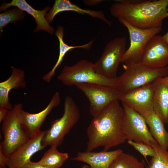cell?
<instances>
[{
    "label": "cell",
    "instance_id": "6da1fadb",
    "mask_svg": "<svg viewBox=\"0 0 168 168\" xmlns=\"http://www.w3.org/2000/svg\"><path fill=\"white\" fill-rule=\"evenodd\" d=\"M119 101L112 102L93 118L87 128L86 151L100 147L108 151L127 140L123 130L124 109Z\"/></svg>",
    "mask_w": 168,
    "mask_h": 168
},
{
    "label": "cell",
    "instance_id": "7a4b0ae2",
    "mask_svg": "<svg viewBox=\"0 0 168 168\" xmlns=\"http://www.w3.org/2000/svg\"><path fill=\"white\" fill-rule=\"evenodd\" d=\"M115 1L110 8L111 15L137 28H161L163 20L168 17V0H141L133 3Z\"/></svg>",
    "mask_w": 168,
    "mask_h": 168
},
{
    "label": "cell",
    "instance_id": "3957f363",
    "mask_svg": "<svg viewBox=\"0 0 168 168\" xmlns=\"http://www.w3.org/2000/svg\"><path fill=\"white\" fill-rule=\"evenodd\" d=\"M124 72L117 78V89L124 94L168 75V66L152 69L140 63L126 62Z\"/></svg>",
    "mask_w": 168,
    "mask_h": 168
},
{
    "label": "cell",
    "instance_id": "277c9868",
    "mask_svg": "<svg viewBox=\"0 0 168 168\" xmlns=\"http://www.w3.org/2000/svg\"><path fill=\"white\" fill-rule=\"evenodd\" d=\"M80 116L79 110L73 99L66 96L63 115L52 121L50 128L45 131L42 145L45 147L48 145L59 146L65 136L79 121Z\"/></svg>",
    "mask_w": 168,
    "mask_h": 168
},
{
    "label": "cell",
    "instance_id": "5b68a950",
    "mask_svg": "<svg viewBox=\"0 0 168 168\" xmlns=\"http://www.w3.org/2000/svg\"><path fill=\"white\" fill-rule=\"evenodd\" d=\"M117 78H109L99 74L94 69V63L86 59L81 60L72 66L63 67L57 77L59 81L68 86L87 83L101 84L116 89Z\"/></svg>",
    "mask_w": 168,
    "mask_h": 168
},
{
    "label": "cell",
    "instance_id": "8992f818",
    "mask_svg": "<svg viewBox=\"0 0 168 168\" xmlns=\"http://www.w3.org/2000/svg\"><path fill=\"white\" fill-rule=\"evenodd\" d=\"M21 103L15 104L2 122L3 138L0 143V151L8 158L16 150L30 139L24 133L20 122L23 109Z\"/></svg>",
    "mask_w": 168,
    "mask_h": 168
},
{
    "label": "cell",
    "instance_id": "52a82bcc",
    "mask_svg": "<svg viewBox=\"0 0 168 168\" xmlns=\"http://www.w3.org/2000/svg\"><path fill=\"white\" fill-rule=\"evenodd\" d=\"M126 46L125 37H117L109 41L100 57L94 63L95 71L105 77L117 78L118 68L127 50Z\"/></svg>",
    "mask_w": 168,
    "mask_h": 168
},
{
    "label": "cell",
    "instance_id": "ba28073f",
    "mask_svg": "<svg viewBox=\"0 0 168 168\" xmlns=\"http://www.w3.org/2000/svg\"><path fill=\"white\" fill-rule=\"evenodd\" d=\"M75 86L89 101V112L93 118L112 102L120 100L122 95L116 88L101 84L81 83Z\"/></svg>",
    "mask_w": 168,
    "mask_h": 168
},
{
    "label": "cell",
    "instance_id": "9c48e42d",
    "mask_svg": "<svg viewBox=\"0 0 168 168\" xmlns=\"http://www.w3.org/2000/svg\"><path fill=\"white\" fill-rule=\"evenodd\" d=\"M118 20L128 29L130 39V46L124 54L121 63H140L147 44L153 36L161 31V28L141 29L132 26L123 19Z\"/></svg>",
    "mask_w": 168,
    "mask_h": 168
},
{
    "label": "cell",
    "instance_id": "30bf717a",
    "mask_svg": "<svg viewBox=\"0 0 168 168\" xmlns=\"http://www.w3.org/2000/svg\"><path fill=\"white\" fill-rule=\"evenodd\" d=\"M124 111L123 130L126 140L143 142L152 147L157 143L152 135L144 118L126 104L122 103Z\"/></svg>",
    "mask_w": 168,
    "mask_h": 168
},
{
    "label": "cell",
    "instance_id": "8fae6325",
    "mask_svg": "<svg viewBox=\"0 0 168 168\" xmlns=\"http://www.w3.org/2000/svg\"><path fill=\"white\" fill-rule=\"evenodd\" d=\"M154 82L122 94L120 100L143 117L154 111Z\"/></svg>",
    "mask_w": 168,
    "mask_h": 168
},
{
    "label": "cell",
    "instance_id": "7c38bea8",
    "mask_svg": "<svg viewBox=\"0 0 168 168\" xmlns=\"http://www.w3.org/2000/svg\"><path fill=\"white\" fill-rule=\"evenodd\" d=\"M141 64L152 69L164 68L168 65V45L162 36L156 35L147 44Z\"/></svg>",
    "mask_w": 168,
    "mask_h": 168
},
{
    "label": "cell",
    "instance_id": "4fadbf2b",
    "mask_svg": "<svg viewBox=\"0 0 168 168\" xmlns=\"http://www.w3.org/2000/svg\"><path fill=\"white\" fill-rule=\"evenodd\" d=\"M60 94L56 92L46 107L41 111L32 114L22 110L20 114L21 124L27 136L30 138L41 130L40 128L46 118L52 109L60 104Z\"/></svg>",
    "mask_w": 168,
    "mask_h": 168
},
{
    "label": "cell",
    "instance_id": "5bb4252c",
    "mask_svg": "<svg viewBox=\"0 0 168 168\" xmlns=\"http://www.w3.org/2000/svg\"><path fill=\"white\" fill-rule=\"evenodd\" d=\"M45 131L40 130L16 150L8 158L6 164L8 168H23L31 157L45 147L42 141Z\"/></svg>",
    "mask_w": 168,
    "mask_h": 168
},
{
    "label": "cell",
    "instance_id": "9a60e30c",
    "mask_svg": "<svg viewBox=\"0 0 168 168\" xmlns=\"http://www.w3.org/2000/svg\"><path fill=\"white\" fill-rule=\"evenodd\" d=\"M120 149L99 152H78L71 160L88 164L91 168H109L114 159L123 152Z\"/></svg>",
    "mask_w": 168,
    "mask_h": 168
},
{
    "label": "cell",
    "instance_id": "2e32d148",
    "mask_svg": "<svg viewBox=\"0 0 168 168\" xmlns=\"http://www.w3.org/2000/svg\"><path fill=\"white\" fill-rule=\"evenodd\" d=\"M11 68L12 72L9 77L0 83V107L8 110L13 107L9 100V95L11 90L20 88H25L26 86L24 71L13 66H12Z\"/></svg>",
    "mask_w": 168,
    "mask_h": 168
},
{
    "label": "cell",
    "instance_id": "e0dca14e",
    "mask_svg": "<svg viewBox=\"0 0 168 168\" xmlns=\"http://www.w3.org/2000/svg\"><path fill=\"white\" fill-rule=\"evenodd\" d=\"M11 6H15L23 11L27 12L35 19L37 24L34 31L37 32L43 30L53 34L54 29L49 25L45 18V15L50 7L47 6L44 9L38 10L33 8L25 0H13L8 3H4L0 7V11L6 10Z\"/></svg>",
    "mask_w": 168,
    "mask_h": 168
},
{
    "label": "cell",
    "instance_id": "ac0fdd59",
    "mask_svg": "<svg viewBox=\"0 0 168 168\" xmlns=\"http://www.w3.org/2000/svg\"><path fill=\"white\" fill-rule=\"evenodd\" d=\"M74 11L81 14H87L93 18L100 19L110 26L112 23L105 17L102 10H93L83 9L68 0H56L52 7L46 13L45 18L49 24L58 13L64 11Z\"/></svg>",
    "mask_w": 168,
    "mask_h": 168
},
{
    "label": "cell",
    "instance_id": "d6986e66",
    "mask_svg": "<svg viewBox=\"0 0 168 168\" xmlns=\"http://www.w3.org/2000/svg\"><path fill=\"white\" fill-rule=\"evenodd\" d=\"M159 78L154 81L153 107L164 123H168V84Z\"/></svg>",
    "mask_w": 168,
    "mask_h": 168
},
{
    "label": "cell",
    "instance_id": "ffe728a7",
    "mask_svg": "<svg viewBox=\"0 0 168 168\" xmlns=\"http://www.w3.org/2000/svg\"><path fill=\"white\" fill-rule=\"evenodd\" d=\"M143 117L153 137L161 147L167 150L168 132L165 128L164 122L154 111L148 113Z\"/></svg>",
    "mask_w": 168,
    "mask_h": 168
},
{
    "label": "cell",
    "instance_id": "44dd1931",
    "mask_svg": "<svg viewBox=\"0 0 168 168\" xmlns=\"http://www.w3.org/2000/svg\"><path fill=\"white\" fill-rule=\"evenodd\" d=\"M63 28L62 26H58L55 34L58 37L59 42V56L57 61L50 71L44 74L42 79L44 81L49 82L55 73V72L58 67L62 62L63 58L66 54L70 50L76 48H82L86 50L90 49L93 42L94 40L87 43L79 46H69L66 44L63 40L64 35Z\"/></svg>",
    "mask_w": 168,
    "mask_h": 168
},
{
    "label": "cell",
    "instance_id": "7402d4cb",
    "mask_svg": "<svg viewBox=\"0 0 168 168\" xmlns=\"http://www.w3.org/2000/svg\"><path fill=\"white\" fill-rule=\"evenodd\" d=\"M57 147L54 146H51L37 162L40 164L51 168H59L68 158V155L67 153L59 152Z\"/></svg>",
    "mask_w": 168,
    "mask_h": 168
},
{
    "label": "cell",
    "instance_id": "603a6c76",
    "mask_svg": "<svg viewBox=\"0 0 168 168\" xmlns=\"http://www.w3.org/2000/svg\"><path fill=\"white\" fill-rule=\"evenodd\" d=\"M109 168H145L144 162L133 155L124 153L119 155Z\"/></svg>",
    "mask_w": 168,
    "mask_h": 168
},
{
    "label": "cell",
    "instance_id": "cb8c5ba5",
    "mask_svg": "<svg viewBox=\"0 0 168 168\" xmlns=\"http://www.w3.org/2000/svg\"><path fill=\"white\" fill-rule=\"evenodd\" d=\"M152 147L156 152V156L152 157L147 168H168V152L161 147L157 143H153Z\"/></svg>",
    "mask_w": 168,
    "mask_h": 168
},
{
    "label": "cell",
    "instance_id": "d4e9b609",
    "mask_svg": "<svg viewBox=\"0 0 168 168\" xmlns=\"http://www.w3.org/2000/svg\"><path fill=\"white\" fill-rule=\"evenodd\" d=\"M23 11L18 8L15 7L5 11L0 14V30L2 31L3 29L8 24L23 19L24 16Z\"/></svg>",
    "mask_w": 168,
    "mask_h": 168
},
{
    "label": "cell",
    "instance_id": "484cf974",
    "mask_svg": "<svg viewBox=\"0 0 168 168\" xmlns=\"http://www.w3.org/2000/svg\"><path fill=\"white\" fill-rule=\"evenodd\" d=\"M127 142L140 152L146 160L148 156L152 157L156 155V151L152 147L143 142H136L129 140H128Z\"/></svg>",
    "mask_w": 168,
    "mask_h": 168
},
{
    "label": "cell",
    "instance_id": "4316f807",
    "mask_svg": "<svg viewBox=\"0 0 168 168\" xmlns=\"http://www.w3.org/2000/svg\"><path fill=\"white\" fill-rule=\"evenodd\" d=\"M23 168H51L39 164L37 162H35L29 161Z\"/></svg>",
    "mask_w": 168,
    "mask_h": 168
},
{
    "label": "cell",
    "instance_id": "83f0119b",
    "mask_svg": "<svg viewBox=\"0 0 168 168\" xmlns=\"http://www.w3.org/2000/svg\"><path fill=\"white\" fill-rule=\"evenodd\" d=\"M8 158L0 151V166H6V164Z\"/></svg>",
    "mask_w": 168,
    "mask_h": 168
},
{
    "label": "cell",
    "instance_id": "f1b7e54d",
    "mask_svg": "<svg viewBox=\"0 0 168 168\" xmlns=\"http://www.w3.org/2000/svg\"><path fill=\"white\" fill-rule=\"evenodd\" d=\"M7 109L2 107H0V123L2 122L3 120L6 116L8 111Z\"/></svg>",
    "mask_w": 168,
    "mask_h": 168
},
{
    "label": "cell",
    "instance_id": "f546056e",
    "mask_svg": "<svg viewBox=\"0 0 168 168\" xmlns=\"http://www.w3.org/2000/svg\"><path fill=\"white\" fill-rule=\"evenodd\" d=\"M84 3L87 5L93 6L96 4H97L100 2L102 0H84L83 1Z\"/></svg>",
    "mask_w": 168,
    "mask_h": 168
},
{
    "label": "cell",
    "instance_id": "4dcf8cb0",
    "mask_svg": "<svg viewBox=\"0 0 168 168\" xmlns=\"http://www.w3.org/2000/svg\"><path fill=\"white\" fill-rule=\"evenodd\" d=\"M162 36L164 40L168 45V31L164 35Z\"/></svg>",
    "mask_w": 168,
    "mask_h": 168
},
{
    "label": "cell",
    "instance_id": "1f68e13d",
    "mask_svg": "<svg viewBox=\"0 0 168 168\" xmlns=\"http://www.w3.org/2000/svg\"><path fill=\"white\" fill-rule=\"evenodd\" d=\"M161 80L163 82L168 84V75L163 77L160 78Z\"/></svg>",
    "mask_w": 168,
    "mask_h": 168
},
{
    "label": "cell",
    "instance_id": "d6a6232c",
    "mask_svg": "<svg viewBox=\"0 0 168 168\" xmlns=\"http://www.w3.org/2000/svg\"><path fill=\"white\" fill-rule=\"evenodd\" d=\"M81 168H91L90 167L87 165H84L82 166Z\"/></svg>",
    "mask_w": 168,
    "mask_h": 168
},
{
    "label": "cell",
    "instance_id": "836d02e7",
    "mask_svg": "<svg viewBox=\"0 0 168 168\" xmlns=\"http://www.w3.org/2000/svg\"><path fill=\"white\" fill-rule=\"evenodd\" d=\"M0 168H6V166H5V167L0 166Z\"/></svg>",
    "mask_w": 168,
    "mask_h": 168
},
{
    "label": "cell",
    "instance_id": "e575fe53",
    "mask_svg": "<svg viewBox=\"0 0 168 168\" xmlns=\"http://www.w3.org/2000/svg\"><path fill=\"white\" fill-rule=\"evenodd\" d=\"M167 74H168V70H167Z\"/></svg>",
    "mask_w": 168,
    "mask_h": 168
},
{
    "label": "cell",
    "instance_id": "d590c367",
    "mask_svg": "<svg viewBox=\"0 0 168 168\" xmlns=\"http://www.w3.org/2000/svg\"></svg>",
    "mask_w": 168,
    "mask_h": 168
}]
</instances>
